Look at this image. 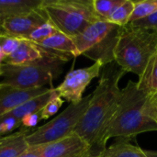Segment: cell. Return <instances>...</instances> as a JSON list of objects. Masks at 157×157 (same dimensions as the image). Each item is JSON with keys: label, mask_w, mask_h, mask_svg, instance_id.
Wrapping results in <instances>:
<instances>
[{"label": "cell", "mask_w": 157, "mask_h": 157, "mask_svg": "<svg viewBox=\"0 0 157 157\" xmlns=\"http://www.w3.org/2000/svg\"><path fill=\"white\" fill-rule=\"evenodd\" d=\"M125 74L117 63L103 67L99 82L91 94L89 106L75 130L74 133L91 146L93 155L100 153L103 134L119 106L121 94L119 82Z\"/></svg>", "instance_id": "6da1fadb"}, {"label": "cell", "mask_w": 157, "mask_h": 157, "mask_svg": "<svg viewBox=\"0 0 157 157\" xmlns=\"http://www.w3.org/2000/svg\"><path fill=\"white\" fill-rule=\"evenodd\" d=\"M149 95L138 87L137 83L129 81L121 89L118 109L108 125L101 143L100 152L106 148L111 137L129 139L138 134L157 131V121L150 110Z\"/></svg>", "instance_id": "7a4b0ae2"}, {"label": "cell", "mask_w": 157, "mask_h": 157, "mask_svg": "<svg viewBox=\"0 0 157 157\" xmlns=\"http://www.w3.org/2000/svg\"><path fill=\"white\" fill-rule=\"evenodd\" d=\"M157 53V32L134 28L130 24L121 28L115 49V63L126 73L143 75L150 59Z\"/></svg>", "instance_id": "3957f363"}, {"label": "cell", "mask_w": 157, "mask_h": 157, "mask_svg": "<svg viewBox=\"0 0 157 157\" xmlns=\"http://www.w3.org/2000/svg\"><path fill=\"white\" fill-rule=\"evenodd\" d=\"M68 61L64 57L45 51V55L34 63L23 65L1 63L0 84L20 89L44 87L62 74L63 66Z\"/></svg>", "instance_id": "277c9868"}, {"label": "cell", "mask_w": 157, "mask_h": 157, "mask_svg": "<svg viewBox=\"0 0 157 157\" xmlns=\"http://www.w3.org/2000/svg\"><path fill=\"white\" fill-rule=\"evenodd\" d=\"M40 7L60 32L71 38L104 19L96 13L93 0H42Z\"/></svg>", "instance_id": "5b68a950"}, {"label": "cell", "mask_w": 157, "mask_h": 157, "mask_svg": "<svg viewBox=\"0 0 157 157\" xmlns=\"http://www.w3.org/2000/svg\"><path fill=\"white\" fill-rule=\"evenodd\" d=\"M91 97V95H88L77 104H69L58 116L32 130L26 137L28 144L29 146L44 145L73 134L89 106Z\"/></svg>", "instance_id": "8992f818"}, {"label": "cell", "mask_w": 157, "mask_h": 157, "mask_svg": "<svg viewBox=\"0 0 157 157\" xmlns=\"http://www.w3.org/2000/svg\"><path fill=\"white\" fill-rule=\"evenodd\" d=\"M103 67L100 62H95L89 67L70 71L65 75L63 81L55 87L57 94L62 98L70 102V104L79 103L84 98L83 94L86 86L94 78L99 76L100 70Z\"/></svg>", "instance_id": "52a82bcc"}, {"label": "cell", "mask_w": 157, "mask_h": 157, "mask_svg": "<svg viewBox=\"0 0 157 157\" xmlns=\"http://www.w3.org/2000/svg\"><path fill=\"white\" fill-rule=\"evenodd\" d=\"M48 17L40 7L30 12L6 19L0 29V34L18 39H26L35 29L48 21Z\"/></svg>", "instance_id": "ba28073f"}, {"label": "cell", "mask_w": 157, "mask_h": 157, "mask_svg": "<svg viewBox=\"0 0 157 157\" xmlns=\"http://www.w3.org/2000/svg\"><path fill=\"white\" fill-rule=\"evenodd\" d=\"M91 146L77 134L43 145V157H91Z\"/></svg>", "instance_id": "9c48e42d"}, {"label": "cell", "mask_w": 157, "mask_h": 157, "mask_svg": "<svg viewBox=\"0 0 157 157\" xmlns=\"http://www.w3.org/2000/svg\"><path fill=\"white\" fill-rule=\"evenodd\" d=\"M116 27L117 25H114L106 19H100L87 26L81 33L72 38L78 54L83 55L90 49L101 43Z\"/></svg>", "instance_id": "30bf717a"}, {"label": "cell", "mask_w": 157, "mask_h": 157, "mask_svg": "<svg viewBox=\"0 0 157 157\" xmlns=\"http://www.w3.org/2000/svg\"><path fill=\"white\" fill-rule=\"evenodd\" d=\"M49 88L44 86L32 89H20L0 84V117L10 112L26 101L45 93Z\"/></svg>", "instance_id": "8fae6325"}, {"label": "cell", "mask_w": 157, "mask_h": 157, "mask_svg": "<svg viewBox=\"0 0 157 157\" xmlns=\"http://www.w3.org/2000/svg\"><path fill=\"white\" fill-rule=\"evenodd\" d=\"M36 44L47 52L58 54L68 60L72 57L79 56L73 39L60 31Z\"/></svg>", "instance_id": "7c38bea8"}, {"label": "cell", "mask_w": 157, "mask_h": 157, "mask_svg": "<svg viewBox=\"0 0 157 157\" xmlns=\"http://www.w3.org/2000/svg\"><path fill=\"white\" fill-rule=\"evenodd\" d=\"M45 55V51L36 43L22 39L18 48L10 55L6 56L4 63L10 65H23L34 63Z\"/></svg>", "instance_id": "4fadbf2b"}, {"label": "cell", "mask_w": 157, "mask_h": 157, "mask_svg": "<svg viewBox=\"0 0 157 157\" xmlns=\"http://www.w3.org/2000/svg\"><path fill=\"white\" fill-rule=\"evenodd\" d=\"M41 3L42 0H0V29L6 19L38 9Z\"/></svg>", "instance_id": "5bb4252c"}, {"label": "cell", "mask_w": 157, "mask_h": 157, "mask_svg": "<svg viewBox=\"0 0 157 157\" xmlns=\"http://www.w3.org/2000/svg\"><path fill=\"white\" fill-rule=\"evenodd\" d=\"M29 132L20 130L5 137H0V157H18L29 146L26 137Z\"/></svg>", "instance_id": "9a60e30c"}, {"label": "cell", "mask_w": 157, "mask_h": 157, "mask_svg": "<svg viewBox=\"0 0 157 157\" xmlns=\"http://www.w3.org/2000/svg\"><path fill=\"white\" fill-rule=\"evenodd\" d=\"M56 93L57 92H56L55 88L51 87L45 93L26 101L25 103H23L22 105H20L17 108L14 109L10 112L5 114L4 116H6V117H13L15 119H17V120L21 121V119L24 116L40 111Z\"/></svg>", "instance_id": "2e32d148"}, {"label": "cell", "mask_w": 157, "mask_h": 157, "mask_svg": "<svg viewBox=\"0 0 157 157\" xmlns=\"http://www.w3.org/2000/svg\"><path fill=\"white\" fill-rule=\"evenodd\" d=\"M98 157H154L153 153L146 152L142 148L131 144L126 139L116 142L109 147L102 150Z\"/></svg>", "instance_id": "e0dca14e"}, {"label": "cell", "mask_w": 157, "mask_h": 157, "mask_svg": "<svg viewBox=\"0 0 157 157\" xmlns=\"http://www.w3.org/2000/svg\"><path fill=\"white\" fill-rule=\"evenodd\" d=\"M137 85L141 90L149 96L157 93V53L148 62Z\"/></svg>", "instance_id": "ac0fdd59"}, {"label": "cell", "mask_w": 157, "mask_h": 157, "mask_svg": "<svg viewBox=\"0 0 157 157\" xmlns=\"http://www.w3.org/2000/svg\"><path fill=\"white\" fill-rule=\"evenodd\" d=\"M134 9V1L123 0L109 16L107 20L114 25L125 27L129 24Z\"/></svg>", "instance_id": "d6986e66"}, {"label": "cell", "mask_w": 157, "mask_h": 157, "mask_svg": "<svg viewBox=\"0 0 157 157\" xmlns=\"http://www.w3.org/2000/svg\"><path fill=\"white\" fill-rule=\"evenodd\" d=\"M157 11V0H142L134 1V9L130 22L132 23L145 18Z\"/></svg>", "instance_id": "ffe728a7"}, {"label": "cell", "mask_w": 157, "mask_h": 157, "mask_svg": "<svg viewBox=\"0 0 157 157\" xmlns=\"http://www.w3.org/2000/svg\"><path fill=\"white\" fill-rule=\"evenodd\" d=\"M57 31L59 30L54 27V25L50 20H48L40 27H38L37 29H35L25 40H29L34 43H39L46 40L47 38L51 37Z\"/></svg>", "instance_id": "44dd1931"}, {"label": "cell", "mask_w": 157, "mask_h": 157, "mask_svg": "<svg viewBox=\"0 0 157 157\" xmlns=\"http://www.w3.org/2000/svg\"><path fill=\"white\" fill-rule=\"evenodd\" d=\"M123 0H93V6L96 13L102 18L106 19L112 11L121 4Z\"/></svg>", "instance_id": "7402d4cb"}, {"label": "cell", "mask_w": 157, "mask_h": 157, "mask_svg": "<svg viewBox=\"0 0 157 157\" xmlns=\"http://www.w3.org/2000/svg\"><path fill=\"white\" fill-rule=\"evenodd\" d=\"M63 104V99L59 97V95L56 93L49 101L48 103L40 110L41 120H48L49 118L55 115L58 110L61 109V107Z\"/></svg>", "instance_id": "603a6c76"}, {"label": "cell", "mask_w": 157, "mask_h": 157, "mask_svg": "<svg viewBox=\"0 0 157 157\" xmlns=\"http://www.w3.org/2000/svg\"><path fill=\"white\" fill-rule=\"evenodd\" d=\"M22 39L15 38L6 34H0V45L6 56L12 54L19 46Z\"/></svg>", "instance_id": "cb8c5ba5"}, {"label": "cell", "mask_w": 157, "mask_h": 157, "mask_svg": "<svg viewBox=\"0 0 157 157\" xmlns=\"http://www.w3.org/2000/svg\"><path fill=\"white\" fill-rule=\"evenodd\" d=\"M21 127V121L13 117H0V137L13 132L15 130Z\"/></svg>", "instance_id": "d4e9b609"}, {"label": "cell", "mask_w": 157, "mask_h": 157, "mask_svg": "<svg viewBox=\"0 0 157 157\" xmlns=\"http://www.w3.org/2000/svg\"><path fill=\"white\" fill-rule=\"evenodd\" d=\"M41 121L40 112H35L31 114H28L21 119V127L20 129L23 131H27L29 132H31L32 128H36L39 122Z\"/></svg>", "instance_id": "484cf974"}, {"label": "cell", "mask_w": 157, "mask_h": 157, "mask_svg": "<svg viewBox=\"0 0 157 157\" xmlns=\"http://www.w3.org/2000/svg\"><path fill=\"white\" fill-rule=\"evenodd\" d=\"M129 24L134 28L147 29L157 32V11L155 13H154L153 15H151L145 18H143V19H140L138 21L129 23Z\"/></svg>", "instance_id": "4316f807"}, {"label": "cell", "mask_w": 157, "mask_h": 157, "mask_svg": "<svg viewBox=\"0 0 157 157\" xmlns=\"http://www.w3.org/2000/svg\"><path fill=\"white\" fill-rule=\"evenodd\" d=\"M18 157H43V145L29 146Z\"/></svg>", "instance_id": "83f0119b"}, {"label": "cell", "mask_w": 157, "mask_h": 157, "mask_svg": "<svg viewBox=\"0 0 157 157\" xmlns=\"http://www.w3.org/2000/svg\"><path fill=\"white\" fill-rule=\"evenodd\" d=\"M149 104L157 112V93L149 96Z\"/></svg>", "instance_id": "f1b7e54d"}, {"label": "cell", "mask_w": 157, "mask_h": 157, "mask_svg": "<svg viewBox=\"0 0 157 157\" xmlns=\"http://www.w3.org/2000/svg\"><path fill=\"white\" fill-rule=\"evenodd\" d=\"M6 57V54L4 53L3 49H2V47H1V45H0V64L4 63V61H5Z\"/></svg>", "instance_id": "f546056e"}, {"label": "cell", "mask_w": 157, "mask_h": 157, "mask_svg": "<svg viewBox=\"0 0 157 157\" xmlns=\"http://www.w3.org/2000/svg\"><path fill=\"white\" fill-rule=\"evenodd\" d=\"M91 157H98V156H97L96 155H91Z\"/></svg>", "instance_id": "4dcf8cb0"}]
</instances>
